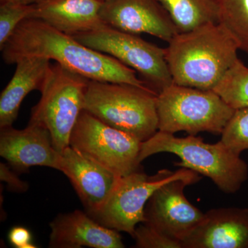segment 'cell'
Listing matches in <instances>:
<instances>
[{"mask_svg":"<svg viewBox=\"0 0 248 248\" xmlns=\"http://www.w3.org/2000/svg\"><path fill=\"white\" fill-rule=\"evenodd\" d=\"M0 50L7 64H16L24 58H46L90 80L148 87L135 70L117 59L86 46L35 18L20 23Z\"/></svg>","mask_w":248,"mask_h":248,"instance_id":"cell-1","label":"cell"},{"mask_svg":"<svg viewBox=\"0 0 248 248\" xmlns=\"http://www.w3.org/2000/svg\"><path fill=\"white\" fill-rule=\"evenodd\" d=\"M237 44L221 23L179 32L165 48L173 83L213 90L238 60Z\"/></svg>","mask_w":248,"mask_h":248,"instance_id":"cell-2","label":"cell"},{"mask_svg":"<svg viewBox=\"0 0 248 248\" xmlns=\"http://www.w3.org/2000/svg\"><path fill=\"white\" fill-rule=\"evenodd\" d=\"M161 153L177 155L181 161L175 166L208 177L226 194L238 192L248 179L247 163L221 140L210 144L197 135L181 138L158 130L149 140L142 142L139 160L141 163Z\"/></svg>","mask_w":248,"mask_h":248,"instance_id":"cell-3","label":"cell"},{"mask_svg":"<svg viewBox=\"0 0 248 248\" xmlns=\"http://www.w3.org/2000/svg\"><path fill=\"white\" fill-rule=\"evenodd\" d=\"M156 97L148 87L90 80L84 110L142 143L159 130Z\"/></svg>","mask_w":248,"mask_h":248,"instance_id":"cell-4","label":"cell"},{"mask_svg":"<svg viewBox=\"0 0 248 248\" xmlns=\"http://www.w3.org/2000/svg\"><path fill=\"white\" fill-rule=\"evenodd\" d=\"M156 110L159 131L190 135L202 132L221 135L235 111L213 90L174 83L158 94Z\"/></svg>","mask_w":248,"mask_h":248,"instance_id":"cell-5","label":"cell"},{"mask_svg":"<svg viewBox=\"0 0 248 248\" xmlns=\"http://www.w3.org/2000/svg\"><path fill=\"white\" fill-rule=\"evenodd\" d=\"M89 81L56 62L50 65L40 101L31 109L29 122L48 129L53 146L61 154L70 146L72 132L84 110Z\"/></svg>","mask_w":248,"mask_h":248,"instance_id":"cell-6","label":"cell"},{"mask_svg":"<svg viewBox=\"0 0 248 248\" xmlns=\"http://www.w3.org/2000/svg\"><path fill=\"white\" fill-rule=\"evenodd\" d=\"M201 179L198 173L184 168L176 171L160 170L152 176L140 169L119 178L106 202L89 215L103 226L133 237L137 226L146 221L145 208L155 190L177 179L198 182Z\"/></svg>","mask_w":248,"mask_h":248,"instance_id":"cell-7","label":"cell"},{"mask_svg":"<svg viewBox=\"0 0 248 248\" xmlns=\"http://www.w3.org/2000/svg\"><path fill=\"white\" fill-rule=\"evenodd\" d=\"M73 37L86 46L110 55L138 72L148 87L157 95L173 84L165 48L149 43L135 34L107 25Z\"/></svg>","mask_w":248,"mask_h":248,"instance_id":"cell-8","label":"cell"},{"mask_svg":"<svg viewBox=\"0 0 248 248\" xmlns=\"http://www.w3.org/2000/svg\"><path fill=\"white\" fill-rule=\"evenodd\" d=\"M141 142L83 110L72 132L70 146L110 170L119 177L140 170Z\"/></svg>","mask_w":248,"mask_h":248,"instance_id":"cell-9","label":"cell"},{"mask_svg":"<svg viewBox=\"0 0 248 248\" xmlns=\"http://www.w3.org/2000/svg\"><path fill=\"white\" fill-rule=\"evenodd\" d=\"M196 183L191 179H177L161 186L146 204L143 223L182 243L205 216L184 194L186 186Z\"/></svg>","mask_w":248,"mask_h":248,"instance_id":"cell-10","label":"cell"},{"mask_svg":"<svg viewBox=\"0 0 248 248\" xmlns=\"http://www.w3.org/2000/svg\"><path fill=\"white\" fill-rule=\"evenodd\" d=\"M100 16L107 25L129 33H147L170 42L179 33L157 0H108Z\"/></svg>","mask_w":248,"mask_h":248,"instance_id":"cell-11","label":"cell"},{"mask_svg":"<svg viewBox=\"0 0 248 248\" xmlns=\"http://www.w3.org/2000/svg\"><path fill=\"white\" fill-rule=\"evenodd\" d=\"M0 155L19 172L32 166L61 170L62 154L53 146L48 129L30 123L18 130L11 126L0 128Z\"/></svg>","mask_w":248,"mask_h":248,"instance_id":"cell-12","label":"cell"},{"mask_svg":"<svg viewBox=\"0 0 248 248\" xmlns=\"http://www.w3.org/2000/svg\"><path fill=\"white\" fill-rule=\"evenodd\" d=\"M182 244V248H248V208L209 210Z\"/></svg>","mask_w":248,"mask_h":248,"instance_id":"cell-13","label":"cell"},{"mask_svg":"<svg viewBox=\"0 0 248 248\" xmlns=\"http://www.w3.org/2000/svg\"><path fill=\"white\" fill-rule=\"evenodd\" d=\"M60 171L71 181L88 214L106 202L120 178L70 146L62 153Z\"/></svg>","mask_w":248,"mask_h":248,"instance_id":"cell-14","label":"cell"},{"mask_svg":"<svg viewBox=\"0 0 248 248\" xmlns=\"http://www.w3.org/2000/svg\"><path fill=\"white\" fill-rule=\"evenodd\" d=\"M50 228L49 248H125L120 232L103 226L81 210L60 214Z\"/></svg>","mask_w":248,"mask_h":248,"instance_id":"cell-15","label":"cell"},{"mask_svg":"<svg viewBox=\"0 0 248 248\" xmlns=\"http://www.w3.org/2000/svg\"><path fill=\"white\" fill-rule=\"evenodd\" d=\"M103 4L101 0H40L34 4L31 18L73 37L107 25L100 16Z\"/></svg>","mask_w":248,"mask_h":248,"instance_id":"cell-16","label":"cell"},{"mask_svg":"<svg viewBox=\"0 0 248 248\" xmlns=\"http://www.w3.org/2000/svg\"><path fill=\"white\" fill-rule=\"evenodd\" d=\"M50 62L46 58H28L16 63L14 76L0 95V128L13 125L24 98L31 91L42 89Z\"/></svg>","mask_w":248,"mask_h":248,"instance_id":"cell-17","label":"cell"},{"mask_svg":"<svg viewBox=\"0 0 248 248\" xmlns=\"http://www.w3.org/2000/svg\"><path fill=\"white\" fill-rule=\"evenodd\" d=\"M169 13L179 32L210 23H219L217 0H157Z\"/></svg>","mask_w":248,"mask_h":248,"instance_id":"cell-18","label":"cell"},{"mask_svg":"<svg viewBox=\"0 0 248 248\" xmlns=\"http://www.w3.org/2000/svg\"><path fill=\"white\" fill-rule=\"evenodd\" d=\"M221 23L237 44L248 54V0H217Z\"/></svg>","mask_w":248,"mask_h":248,"instance_id":"cell-19","label":"cell"},{"mask_svg":"<svg viewBox=\"0 0 248 248\" xmlns=\"http://www.w3.org/2000/svg\"><path fill=\"white\" fill-rule=\"evenodd\" d=\"M213 91L234 110L248 108V67L238 59Z\"/></svg>","mask_w":248,"mask_h":248,"instance_id":"cell-20","label":"cell"},{"mask_svg":"<svg viewBox=\"0 0 248 248\" xmlns=\"http://www.w3.org/2000/svg\"><path fill=\"white\" fill-rule=\"evenodd\" d=\"M221 141L238 155L248 150V108L235 110L221 134Z\"/></svg>","mask_w":248,"mask_h":248,"instance_id":"cell-21","label":"cell"},{"mask_svg":"<svg viewBox=\"0 0 248 248\" xmlns=\"http://www.w3.org/2000/svg\"><path fill=\"white\" fill-rule=\"evenodd\" d=\"M34 9V4H0V49L2 48L20 23L32 17Z\"/></svg>","mask_w":248,"mask_h":248,"instance_id":"cell-22","label":"cell"},{"mask_svg":"<svg viewBox=\"0 0 248 248\" xmlns=\"http://www.w3.org/2000/svg\"><path fill=\"white\" fill-rule=\"evenodd\" d=\"M133 239L138 248H182L178 240L172 239L146 223H140Z\"/></svg>","mask_w":248,"mask_h":248,"instance_id":"cell-23","label":"cell"},{"mask_svg":"<svg viewBox=\"0 0 248 248\" xmlns=\"http://www.w3.org/2000/svg\"><path fill=\"white\" fill-rule=\"evenodd\" d=\"M0 179L3 182L7 183L8 188L10 191L16 192H24L29 189V184L23 182L17 174L13 172L7 165L0 164Z\"/></svg>","mask_w":248,"mask_h":248,"instance_id":"cell-24","label":"cell"},{"mask_svg":"<svg viewBox=\"0 0 248 248\" xmlns=\"http://www.w3.org/2000/svg\"><path fill=\"white\" fill-rule=\"evenodd\" d=\"M9 240L11 245L16 248H37L32 243L31 232L24 227H14L9 231Z\"/></svg>","mask_w":248,"mask_h":248,"instance_id":"cell-25","label":"cell"},{"mask_svg":"<svg viewBox=\"0 0 248 248\" xmlns=\"http://www.w3.org/2000/svg\"><path fill=\"white\" fill-rule=\"evenodd\" d=\"M40 0H0V4L4 3H17V4H32Z\"/></svg>","mask_w":248,"mask_h":248,"instance_id":"cell-26","label":"cell"},{"mask_svg":"<svg viewBox=\"0 0 248 248\" xmlns=\"http://www.w3.org/2000/svg\"><path fill=\"white\" fill-rule=\"evenodd\" d=\"M101 1H108V0H101Z\"/></svg>","mask_w":248,"mask_h":248,"instance_id":"cell-27","label":"cell"}]
</instances>
